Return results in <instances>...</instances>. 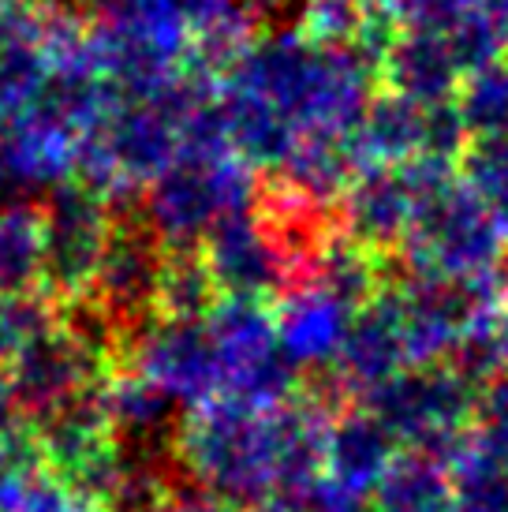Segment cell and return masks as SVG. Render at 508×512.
I'll list each match as a JSON object with an SVG mask.
<instances>
[{
  "instance_id": "7a4b0ae2",
  "label": "cell",
  "mask_w": 508,
  "mask_h": 512,
  "mask_svg": "<svg viewBox=\"0 0 508 512\" xmlns=\"http://www.w3.org/2000/svg\"><path fill=\"white\" fill-rule=\"evenodd\" d=\"M441 490L426 475H404L385 490V509L389 512H441Z\"/></svg>"
},
{
  "instance_id": "277c9868",
  "label": "cell",
  "mask_w": 508,
  "mask_h": 512,
  "mask_svg": "<svg viewBox=\"0 0 508 512\" xmlns=\"http://www.w3.org/2000/svg\"><path fill=\"white\" fill-rule=\"evenodd\" d=\"M262 512H296V509H262Z\"/></svg>"
},
{
  "instance_id": "6da1fadb",
  "label": "cell",
  "mask_w": 508,
  "mask_h": 512,
  "mask_svg": "<svg viewBox=\"0 0 508 512\" xmlns=\"http://www.w3.org/2000/svg\"><path fill=\"white\" fill-rule=\"evenodd\" d=\"M38 266V232L27 214H0V299L19 296Z\"/></svg>"
},
{
  "instance_id": "3957f363",
  "label": "cell",
  "mask_w": 508,
  "mask_h": 512,
  "mask_svg": "<svg viewBox=\"0 0 508 512\" xmlns=\"http://www.w3.org/2000/svg\"><path fill=\"white\" fill-rule=\"evenodd\" d=\"M4 415H8V389L0 382V427H4Z\"/></svg>"
}]
</instances>
